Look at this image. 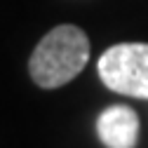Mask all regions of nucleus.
<instances>
[{"label": "nucleus", "mask_w": 148, "mask_h": 148, "mask_svg": "<svg viewBox=\"0 0 148 148\" xmlns=\"http://www.w3.org/2000/svg\"><path fill=\"white\" fill-rule=\"evenodd\" d=\"M89 61V38L82 28L73 24L54 26L35 45L28 73L33 82L42 89H57L71 82Z\"/></svg>", "instance_id": "nucleus-1"}, {"label": "nucleus", "mask_w": 148, "mask_h": 148, "mask_svg": "<svg viewBox=\"0 0 148 148\" xmlns=\"http://www.w3.org/2000/svg\"><path fill=\"white\" fill-rule=\"evenodd\" d=\"M99 78L108 89L134 99H148V45L120 42L99 59Z\"/></svg>", "instance_id": "nucleus-2"}, {"label": "nucleus", "mask_w": 148, "mask_h": 148, "mask_svg": "<svg viewBox=\"0 0 148 148\" xmlns=\"http://www.w3.org/2000/svg\"><path fill=\"white\" fill-rule=\"evenodd\" d=\"M97 134L106 148H134L139 141V115L134 108L115 103L97 118Z\"/></svg>", "instance_id": "nucleus-3"}]
</instances>
